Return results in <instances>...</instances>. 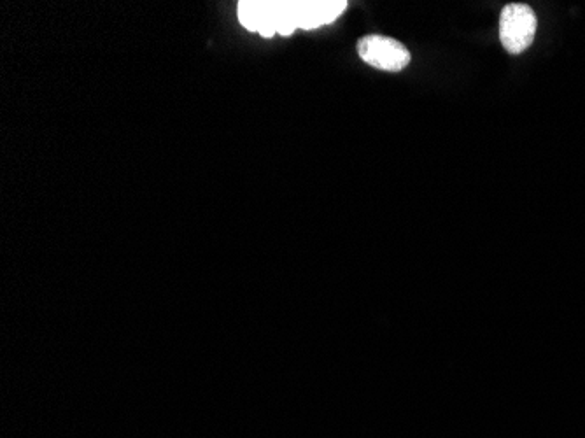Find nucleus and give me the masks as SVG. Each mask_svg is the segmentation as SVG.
Wrapping results in <instances>:
<instances>
[{"mask_svg":"<svg viewBox=\"0 0 585 438\" xmlns=\"http://www.w3.org/2000/svg\"><path fill=\"white\" fill-rule=\"evenodd\" d=\"M538 29L535 11L526 4H508L500 15V41L510 55H521L533 44Z\"/></svg>","mask_w":585,"mask_h":438,"instance_id":"nucleus-1","label":"nucleus"},{"mask_svg":"<svg viewBox=\"0 0 585 438\" xmlns=\"http://www.w3.org/2000/svg\"><path fill=\"white\" fill-rule=\"evenodd\" d=\"M358 55L365 64L388 72H400L410 64V51L400 41L386 36H367L358 43Z\"/></svg>","mask_w":585,"mask_h":438,"instance_id":"nucleus-2","label":"nucleus"},{"mask_svg":"<svg viewBox=\"0 0 585 438\" xmlns=\"http://www.w3.org/2000/svg\"><path fill=\"white\" fill-rule=\"evenodd\" d=\"M291 18L297 29H319L333 23L347 9L344 0H307V2H289Z\"/></svg>","mask_w":585,"mask_h":438,"instance_id":"nucleus-3","label":"nucleus"},{"mask_svg":"<svg viewBox=\"0 0 585 438\" xmlns=\"http://www.w3.org/2000/svg\"><path fill=\"white\" fill-rule=\"evenodd\" d=\"M239 22L251 32L272 37L277 34L275 2H239Z\"/></svg>","mask_w":585,"mask_h":438,"instance_id":"nucleus-4","label":"nucleus"}]
</instances>
